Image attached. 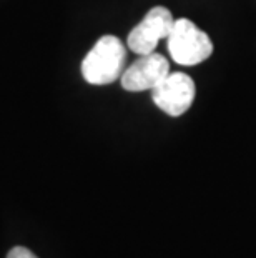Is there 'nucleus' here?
Wrapping results in <instances>:
<instances>
[{"mask_svg":"<svg viewBox=\"0 0 256 258\" xmlns=\"http://www.w3.org/2000/svg\"><path fill=\"white\" fill-rule=\"evenodd\" d=\"M127 48L115 35H103L81 62V75L92 85L113 84L125 72Z\"/></svg>","mask_w":256,"mask_h":258,"instance_id":"nucleus-1","label":"nucleus"},{"mask_svg":"<svg viewBox=\"0 0 256 258\" xmlns=\"http://www.w3.org/2000/svg\"><path fill=\"white\" fill-rule=\"evenodd\" d=\"M166 42L172 58L185 67L205 62L213 53V43L208 34L188 19L175 20Z\"/></svg>","mask_w":256,"mask_h":258,"instance_id":"nucleus-2","label":"nucleus"},{"mask_svg":"<svg viewBox=\"0 0 256 258\" xmlns=\"http://www.w3.org/2000/svg\"><path fill=\"white\" fill-rule=\"evenodd\" d=\"M175 24L172 12L166 7H153L146 12L143 20L128 34L127 45L138 55L153 53L161 38H168Z\"/></svg>","mask_w":256,"mask_h":258,"instance_id":"nucleus-3","label":"nucleus"},{"mask_svg":"<svg viewBox=\"0 0 256 258\" xmlns=\"http://www.w3.org/2000/svg\"><path fill=\"white\" fill-rule=\"evenodd\" d=\"M195 82L183 72L168 74L166 79L151 90L155 105L170 117H180L195 100Z\"/></svg>","mask_w":256,"mask_h":258,"instance_id":"nucleus-4","label":"nucleus"},{"mask_svg":"<svg viewBox=\"0 0 256 258\" xmlns=\"http://www.w3.org/2000/svg\"><path fill=\"white\" fill-rule=\"evenodd\" d=\"M170 74V63L161 53L141 55L122 74V87L128 92L153 90Z\"/></svg>","mask_w":256,"mask_h":258,"instance_id":"nucleus-5","label":"nucleus"},{"mask_svg":"<svg viewBox=\"0 0 256 258\" xmlns=\"http://www.w3.org/2000/svg\"><path fill=\"white\" fill-rule=\"evenodd\" d=\"M7 258H39L37 255H34L29 248H25V246H15L9 251Z\"/></svg>","mask_w":256,"mask_h":258,"instance_id":"nucleus-6","label":"nucleus"}]
</instances>
